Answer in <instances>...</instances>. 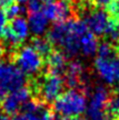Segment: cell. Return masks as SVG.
<instances>
[{
    "label": "cell",
    "mask_w": 119,
    "mask_h": 120,
    "mask_svg": "<svg viewBox=\"0 0 119 120\" xmlns=\"http://www.w3.org/2000/svg\"><path fill=\"white\" fill-rule=\"evenodd\" d=\"M49 42L59 48L65 56L86 57L97 53V38L87 28L84 21L79 20H66L57 22L48 34Z\"/></svg>",
    "instance_id": "obj_1"
},
{
    "label": "cell",
    "mask_w": 119,
    "mask_h": 120,
    "mask_svg": "<svg viewBox=\"0 0 119 120\" xmlns=\"http://www.w3.org/2000/svg\"><path fill=\"white\" fill-rule=\"evenodd\" d=\"M94 67L97 76L106 85L119 82V57L108 42L98 46Z\"/></svg>",
    "instance_id": "obj_2"
},
{
    "label": "cell",
    "mask_w": 119,
    "mask_h": 120,
    "mask_svg": "<svg viewBox=\"0 0 119 120\" xmlns=\"http://www.w3.org/2000/svg\"><path fill=\"white\" fill-rule=\"evenodd\" d=\"M87 97L78 89H70L66 91L54 103L55 111L60 117L65 118H78L86 112Z\"/></svg>",
    "instance_id": "obj_3"
},
{
    "label": "cell",
    "mask_w": 119,
    "mask_h": 120,
    "mask_svg": "<svg viewBox=\"0 0 119 120\" xmlns=\"http://www.w3.org/2000/svg\"><path fill=\"white\" fill-rule=\"evenodd\" d=\"M84 22L95 36H106L116 40L119 39V23L112 20L102 9L90 10L85 15Z\"/></svg>",
    "instance_id": "obj_4"
},
{
    "label": "cell",
    "mask_w": 119,
    "mask_h": 120,
    "mask_svg": "<svg viewBox=\"0 0 119 120\" xmlns=\"http://www.w3.org/2000/svg\"><path fill=\"white\" fill-rule=\"evenodd\" d=\"M26 75L8 60L0 59V101L9 94L26 87Z\"/></svg>",
    "instance_id": "obj_5"
},
{
    "label": "cell",
    "mask_w": 119,
    "mask_h": 120,
    "mask_svg": "<svg viewBox=\"0 0 119 120\" xmlns=\"http://www.w3.org/2000/svg\"><path fill=\"white\" fill-rule=\"evenodd\" d=\"M15 64L20 69V71L28 76H35L39 73L43 66L42 56H40L31 46L20 48L15 56Z\"/></svg>",
    "instance_id": "obj_6"
},
{
    "label": "cell",
    "mask_w": 119,
    "mask_h": 120,
    "mask_svg": "<svg viewBox=\"0 0 119 120\" xmlns=\"http://www.w3.org/2000/svg\"><path fill=\"white\" fill-rule=\"evenodd\" d=\"M109 94L105 87L95 88L87 102L86 113L89 120H108Z\"/></svg>",
    "instance_id": "obj_7"
},
{
    "label": "cell",
    "mask_w": 119,
    "mask_h": 120,
    "mask_svg": "<svg viewBox=\"0 0 119 120\" xmlns=\"http://www.w3.org/2000/svg\"><path fill=\"white\" fill-rule=\"evenodd\" d=\"M29 34L30 30L27 19L19 17L11 20L9 26L2 32L1 38L10 46H18L28 39Z\"/></svg>",
    "instance_id": "obj_8"
},
{
    "label": "cell",
    "mask_w": 119,
    "mask_h": 120,
    "mask_svg": "<svg viewBox=\"0 0 119 120\" xmlns=\"http://www.w3.org/2000/svg\"><path fill=\"white\" fill-rule=\"evenodd\" d=\"M65 80L60 75L49 73L39 85V94L46 102H55L62 94Z\"/></svg>",
    "instance_id": "obj_9"
},
{
    "label": "cell",
    "mask_w": 119,
    "mask_h": 120,
    "mask_svg": "<svg viewBox=\"0 0 119 120\" xmlns=\"http://www.w3.org/2000/svg\"><path fill=\"white\" fill-rule=\"evenodd\" d=\"M30 90L27 87H23L21 89L16 90L11 94H9L6 98L1 101L2 109L7 115H16L26 102L29 101Z\"/></svg>",
    "instance_id": "obj_10"
},
{
    "label": "cell",
    "mask_w": 119,
    "mask_h": 120,
    "mask_svg": "<svg viewBox=\"0 0 119 120\" xmlns=\"http://www.w3.org/2000/svg\"><path fill=\"white\" fill-rule=\"evenodd\" d=\"M70 6L66 1H54L43 6L42 12L49 21L62 22L70 16Z\"/></svg>",
    "instance_id": "obj_11"
},
{
    "label": "cell",
    "mask_w": 119,
    "mask_h": 120,
    "mask_svg": "<svg viewBox=\"0 0 119 120\" xmlns=\"http://www.w3.org/2000/svg\"><path fill=\"white\" fill-rule=\"evenodd\" d=\"M21 113L26 120H52L49 109L38 101L26 102L21 108Z\"/></svg>",
    "instance_id": "obj_12"
},
{
    "label": "cell",
    "mask_w": 119,
    "mask_h": 120,
    "mask_svg": "<svg viewBox=\"0 0 119 120\" xmlns=\"http://www.w3.org/2000/svg\"><path fill=\"white\" fill-rule=\"evenodd\" d=\"M27 21H28L30 32L37 37H41L49 27V20L43 15L42 11L30 13Z\"/></svg>",
    "instance_id": "obj_13"
},
{
    "label": "cell",
    "mask_w": 119,
    "mask_h": 120,
    "mask_svg": "<svg viewBox=\"0 0 119 120\" xmlns=\"http://www.w3.org/2000/svg\"><path fill=\"white\" fill-rule=\"evenodd\" d=\"M84 76V66L80 61L75 60L67 64L66 68V81L70 87H77Z\"/></svg>",
    "instance_id": "obj_14"
},
{
    "label": "cell",
    "mask_w": 119,
    "mask_h": 120,
    "mask_svg": "<svg viewBox=\"0 0 119 120\" xmlns=\"http://www.w3.org/2000/svg\"><path fill=\"white\" fill-rule=\"evenodd\" d=\"M48 67H49L50 73L61 75L64 71H66V68H67L66 56L60 51L50 53L48 56Z\"/></svg>",
    "instance_id": "obj_15"
},
{
    "label": "cell",
    "mask_w": 119,
    "mask_h": 120,
    "mask_svg": "<svg viewBox=\"0 0 119 120\" xmlns=\"http://www.w3.org/2000/svg\"><path fill=\"white\" fill-rule=\"evenodd\" d=\"M36 51L38 52L40 56H49L51 51V43L49 42L48 39H45L42 37H37L32 41V46Z\"/></svg>",
    "instance_id": "obj_16"
},
{
    "label": "cell",
    "mask_w": 119,
    "mask_h": 120,
    "mask_svg": "<svg viewBox=\"0 0 119 120\" xmlns=\"http://www.w3.org/2000/svg\"><path fill=\"white\" fill-rule=\"evenodd\" d=\"M25 11V8L23 6L19 4H12L11 6H9L7 10H6V15H7V18L8 19H16V18H19L21 17V15Z\"/></svg>",
    "instance_id": "obj_17"
},
{
    "label": "cell",
    "mask_w": 119,
    "mask_h": 120,
    "mask_svg": "<svg viewBox=\"0 0 119 120\" xmlns=\"http://www.w3.org/2000/svg\"><path fill=\"white\" fill-rule=\"evenodd\" d=\"M108 111L110 112L114 117L119 118V92L117 94H115V96L109 100Z\"/></svg>",
    "instance_id": "obj_18"
},
{
    "label": "cell",
    "mask_w": 119,
    "mask_h": 120,
    "mask_svg": "<svg viewBox=\"0 0 119 120\" xmlns=\"http://www.w3.org/2000/svg\"><path fill=\"white\" fill-rule=\"evenodd\" d=\"M26 4H27V9L30 11V13L42 11L43 6H45L41 0H28Z\"/></svg>",
    "instance_id": "obj_19"
},
{
    "label": "cell",
    "mask_w": 119,
    "mask_h": 120,
    "mask_svg": "<svg viewBox=\"0 0 119 120\" xmlns=\"http://www.w3.org/2000/svg\"><path fill=\"white\" fill-rule=\"evenodd\" d=\"M7 23H8V18H7L6 11H4L2 9H0V36L2 34V32L8 27Z\"/></svg>",
    "instance_id": "obj_20"
},
{
    "label": "cell",
    "mask_w": 119,
    "mask_h": 120,
    "mask_svg": "<svg viewBox=\"0 0 119 120\" xmlns=\"http://www.w3.org/2000/svg\"><path fill=\"white\" fill-rule=\"evenodd\" d=\"M94 2L99 9L104 10L105 8H110V6L114 2V0H94Z\"/></svg>",
    "instance_id": "obj_21"
},
{
    "label": "cell",
    "mask_w": 119,
    "mask_h": 120,
    "mask_svg": "<svg viewBox=\"0 0 119 120\" xmlns=\"http://www.w3.org/2000/svg\"><path fill=\"white\" fill-rule=\"evenodd\" d=\"M110 9H111V12L119 19V0H114L112 4L110 6Z\"/></svg>",
    "instance_id": "obj_22"
},
{
    "label": "cell",
    "mask_w": 119,
    "mask_h": 120,
    "mask_svg": "<svg viewBox=\"0 0 119 120\" xmlns=\"http://www.w3.org/2000/svg\"><path fill=\"white\" fill-rule=\"evenodd\" d=\"M13 4V0H0V9L1 8H8L9 6Z\"/></svg>",
    "instance_id": "obj_23"
},
{
    "label": "cell",
    "mask_w": 119,
    "mask_h": 120,
    "mask_svg": "<svg viewBox=\"0 0 119 120\" xmlns=\"http://www.w3.org/2000/svg\"><path fill=\"white\" fill-rule=\"evenodd\" d=\"M12 120H26L23 115H22L21 112H19V113H16L15 116H13V119Z\"/></svg>",
    "instance_id": "obj_24"
},
{
    "label": "cell",
    "mask_w": 119,
    "mask_h": 120,
    "mask_svg": "<svg viewBox=\"0 0 119 120\" xmlns=\"http://www.w3.org/2000/svg\"><path fill=\"white\" fill-rule=\"evenodd\" d=\"M0 120H11V119H10L7 115H4V113H0Z\"/></svg>",
    "instance_id": "obj_25"
},
{
    "label": "cell",
    "mask_w": 119,
    "mask_h": 120,
    "mask_svg": "<svg viewBox=\"0 0 119 120\" xmlns=\"http://www.w3.org/2000/svg\"><path fill=\"white\" fill-rule=\"evenodd\" d=\"M4 45L1 43V41H0V57L4 55Z\"/></svg>",
    "instance_id": "obj_26"
},
{
    "label": "cell",
    "mask_w": 119,
    "mask_h": 120,
    "mask_svg": "<svg viewBox=\"0 0 119 120\" xmlns=\"http://www.w3.org/2000/svg\"><path fill=\"white\" fill-rule=\"evenodd\" d=\"M52 120H70V118H65V117H57V118H52Z\"/></svg>",
    "instance_id": "obj_27"
},
{
    "label": "cell",
    "mask_w": 119,
    "mask_h": 120,
    "mask_svg": "<svg viewBox=\"0 0 119 120\" xmlns=\"http://www.w3.org/2000/svg\"><path fill=\"white\" fill-rule=\"evenodd\" d=\"M41 1H42L45 4H50V2H54L56 0H41Z\"/></svg>",
    "instance_id": "obj_28"
},
{
    "label": "cell",
    "mask_w": 119,
    "mask_h": 120,
    "mask_svg": "<svg viewBox=\"0 0 119 120\" xmlns=\"http://www.w3.org/2000/svg\"><path fill=\"white\" fill-rule=\"evenodd\" d=\"M16 1H17L19 4H25V2H27L28 0H16Z\"/></svg>",
    "instance_id": "obj_29"
},
{
    "label": "cell",
    "mask_w": 119,
    "mask_h": 120,
    "mask_svg": "<svg viewBox=\"0 0 119 120\" xmlns=\"http://www.w3.org/2000/svg\"><path fill=\"white\" fill-rule=\"evenodd\" d=\"M70 120H85V119H81V118H70Z\"/></svg>",
    "instance_id": "obj_30"
}]
</instances>
